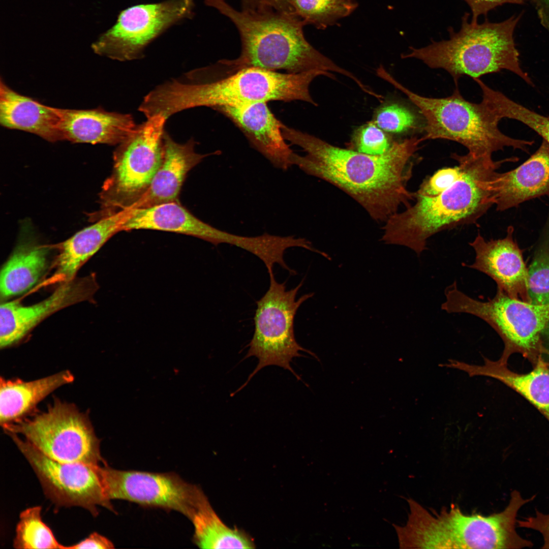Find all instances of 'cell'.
<instances>
[{"mask_svg":"<svg viewBox=\"0 0 549 549\" xmlns=\"http://www.w3.org/2000/svg\"><path fill=\"white\" fill-rule=\"evenodd\" d=\"M283 126L286 140L306 154L300 156L294 152L293 165L344 191L374 220L385 222L399 207H407L413 201L414 192L407 185L412 175V159L423 141L421 137L394 141L385 153L370 155Z\"/></svg>","mask_w":549,"mask_h":549,"instance_id":"6da1fadb","label":"cell"},{"mask_svg":"<svg viewBox=\"0 0 549 549\" xmlns=\"http://www.w3.org/2000/svg\"><path fill=\"white\" fill-rule=\"evenodd\" d=\"M458 165L424 178L414 192V203L384 222L381 240L404 246L419 256L428 239L442 231L475 224L494 205L493 182L507 161L453 154Z\"/></svg>","mask_w":549,"mask_h":549,"instance_id":"7a4b0ae2","label":"cell"},{"mask_svg":"<svg viewBox=\"0 0 549 549\" xmlns=\"http://www.w3.org/2000/svg\"><path fill=\"white\" fill-rule=\"evenodd\" d=\"M334 79L330 72L313 70L299 73H282L249 67L215 79L201 78L193 71L182 80H173L150 92L148 104L151 112L165 118L181 110L198 106L213 108L271 101H302L317 103L310 92L317 77Z\"/></svg>","mask_w":549,"mask_h":549,"instance_id":"3957f363","label":"cell"},{"mask_svg":"<svg viewBox=\"0 0 549 549\" xmlns=\"http://www.w3.org/2000/svg\"><path fill=\"white\" fill-rule=\"evenodd\" d=\"M204 1L228 17L240 35V55L234 59L219 62L229 68L228 74L249 67L274 71L285 70L294 74L321 70L340 74L354 82L358 81L352 73L336 64L308 42L303 32L305 24L296 14L274 10L239 11L225 0Z\"/></svg>","mask_w":549,"mask_h":549,"instance_id":"277c9868","label":"cell"},{"mask_svg":"<svg viewBox=\"0 0 549 549\" xmlns=\"http://www.w3.org/2000/svg\"><path fill=\"white\" fill-rule=\"evenodd\" d=\"M525 499L513 490L506 507L485 516L466 514L455 504L443 507L439 513L429 512L411 498L407 499L409 513L406 524H393L401 548L518 549L533 543L518 534L515 526L520 509L533 500Z\"/></svg>","mask_w":549,"mask_h":549,"instance_id":"5b68a950","label":"cell"},{"mask_svg":"<svg viewBox=\"0 0 549 549\" xmlns=\"http://www.w3.org/2000/svg\"><path fill=\"white\" fill-rule=\"evenodd\" d=\"M469 13L464 14L459 31L448 27L449 39L432 41L419 48L410 47L409 52L402 54L401 57L414 58L432 69H443L456 83L464 75L479 78L506 70L533 86L532 79L521 66L514 41V31L521 15L497 23L486 19L481 24L469 22Z\"/></svg>","mask_w":549,"mask_h":549,"instance_id":"8992f818","label":"cell"},{"mask_svg":"<svg viewBox=\"0 0 549 549\" xmlns=\"http://www.w3.org/2000/svg\"><path fill=\"white\" fill-rule=\"evenodd\" d=\"M384 79L407 96L417 107L424 121L422 141L445 139L461 144L475 158L492 159L493 154L510 147L525 152L534 141L516 139L498 128L500 121L483 100L471 103L461 95L458 87L444 98L420 96L401 84L389 73Z\"/></svg>","mask_w":549,"mask_h":549,"instance_id":"52a82bcc","label":"cell"},{"mask_svg":"<svg viewBox=\"0 0 549 549\" xmlns=\"http://www.w3.org/2000/svg\"><path fill=\"white\" fill-rule=\"evenodd\" d=\"M441 308L447 313H465L487 323L499 335L504 349L498 360L507 364L509 357L518 353L534 365L549 354L544 341L549 326V306L537 305L511 297L497 288L492 298L475 299L462 291L456 281L444 290Z\"/></svg>","mask_w":549,"mask_h":549,"instance_id":"ba28073f","label":"cell"},{"mask_svg":"<svg viewBox=\"0 0 549 549\" xmlns=\"http://www.w3.org/2000/svg\"><path fill=\"white\" fill-rule=\"evenodd\" d=\"M166 120L161 115L148 118L118 144L112 173L99 193V209L89 215L90 221L129 207L147 189L162 162Z\"/></svg>","mask_w":549,"mask_h":549,"instance_id":"9c48e42d","label":"cell"},{"mask_svg":"<svg viewBox=\"0 0 549 549\" xmlns=\"http://www.w3.org/2000/svg\"><path fill=\"white\" fill-rule=\"evenodd\" d=\"M268 273L269 287L264 295L256 302L254 317V331L245 357V358L256 357L258 363L245 383L233 394L246 386L258 371L266 366L283 368L300 380L291 367L293 359L301 356L300 351L315 356L311 351L298 344L294 332V318L298 308L303 302L312 297L314 293L304 294L296 299L303 280L295 288L287 290L285 282L280 283L276 280L273 271Z\"/></svg>","mask_w":549,"mask_h":549,"instance_id":"30bf717a","label":"cell"},{"mask_svg":"<svg viewBox=\"0 0 549 549\" xmlns=\"http://www.w3.org/2000/svg\"><path fill=\"white\" fill-rule=\"evenodd\" d=\"M2 426L6 432L23 435L39 451L55 461L94 466L106 464L89 419L73 404L56 401L31 419Z\"/></svg>","mask_w":549,"mask_h":549,"instance_id":"8fae6325","label":"cell"},{"mask_svg":"<svg viewBox=\"0 0 549 549\" xmlns=\"http://www.w3.org/2000/svg\"><path fill=\"white\" fill-rule=\"evenodd\" d=\"M193 0L141 4L121 11L116 23L92 45L98 55L125 61L142 56L145 47L169 27L193 14Z\"/></svg>","mask_w":549,"mask_h":549,"instance_id":"7c38bea8","label":"cell"},{"mask_svg":"<svg viewBox=\"0 0 549 549\" xmlns=\"http://www.w3.org/2000/svg\"><path fill=\"white\" fill-rule=\"evenodd\" d=\"M104 494L109 500L121 499L142 505L179 512L191 520L206 499L202 490L174 473L116 470L97 466Z\"/></svg>","mask_w":549,"mask_h":549,"instance_id":"4fadbf2b","label":"cell"},{"mask_svg":"<svg viewBox=\"0 0 549 549\" xmlns=\"http://www.w3.org/2000/svg\"><path fill=\"white\" fill-rule=\"evenodd\" d=\"M7 434L32 466L46 495L56 504L82 507L94 516L98 513V506L114 511L111 501L104 494L97 471L98 465L55 461L17 434Z\"/></svg>","mask_w":549,"mask_h":549,"instance_id":"5bb4252c","label":"cell"},{"mask_svg":"<svg viewBox=\"0 0 549 549\" xmlns=\"http://www.w3.org/2000/svg\"><path fill=\"white\" fill-rule=\"evenodd\" d=\"M98 289L95 277L74 278L61 283L52 293L35 304L23 306L17 301L0 307V347H10L23 339L48 316L66 307L90 300Z\"/></svg>","mask_w":549,"mask_h":549,"instance_id":"9a60e30c","label":"cell"},{"mask_svg":"<svg viewBox=\"0 0 549 549\" xmlns=\"http://www.w3.org/2000/svg\"><path fill=\"white\" fill-rule=\"evenodd\" d=\"M513 227L509 226L505 237L490 240L478 233L469 243L475 252L473 262L462 264L491 278L497 288L511 297L531 302L528 289V269L513 238Z\"/></svg>","mask_w":549,"mask_h":549,"instance_id":"2e32d148","label":"cell"},{"mask_svg":"<svg viewBox=\"0 0 549 549\" xmlns=\"http://www.w3.org/2000/svg\"><path fill=\"white\" fill-rule=\"evenodd\" d=\"M229 118L243 133L252 146L278 169L287 170L293 165L294 152L286 143L283 124L270 111L267 103L214 108Z\"/></svg>","mask_w":549,"mask_h":549,"instance_id":"e0dca14e","label":"cell"},{"mask_svg":"<svg viewBox=\"0 0 549 549\" xmlns=\"http://www.w3.org/2000/svg\"><path fill=\"white\" fill-rule=\"evenodd\" d=\"M194 146L192 139L178 143L164 132L160 166L147 189L129 207L141 208L179 202L178 195L187 173L208 155L196 152Z\"/></svg>","mask_w":549,"mask_h":549,"instance_id":"ac0fdd59","label":"cell"},{"mask_svg":"<svg viewBox=\"0 0 549 549\" xmlns=\"http://www.w3.org/2000/svg\"><path fill=\"white\" fill-rule=\"evenodd\" d=\"M494 205L502 211L536 198H549V145L537 150L514 169L497 172L493 182Z\"/></svg>","mask_w":549,"mask_h":549,"instance_id":"d6986e66","label":"cell"},{"mask_svg":"<svg viewBox=\"0 0 549 549\" xmlns=\"http://www.w3.org/2000/svg\"><path fill=\"white\" fill-rule=\"evenodd\" d=\"M133 208L126 207L105 217L55 245L58 253L55 261L53 282L61 283L75 278L80 267L123 227Z\"/></svg>","mask_w":549,"mask_h":549,"instance_id":"ffe728a7","label":"cell"},{"mask_svg":"<svg viewBox=\"0 0 549 549\" xmlns=\"http://www.w3.org/2000/svg\"><path fill=\"white\" fill-rule=\"evenodd\" d=\"M63 140L73 143L119 144L136 127L130 114L90 109L58 108Z\"/></svg>","mask_w":549,"mask_h":549,"instance_id":"44dd1931","label":"cell"},{"mask_svg":"<svg viewBox=\"0 0 549 549\" xmlns=\"http://www.w3.org/2000/svg\"><path fill=\"white\" fill-rule=\"evenodd\" d=\"M0 124L55 142L63 140L58 108L45 105L10 87L1 78Z\"/></svg>","mask_w":549,"mask_h":549,"instance_id":"7402d4cb","label":"cell"},{"mask_svg":"<svg viewBox=\"0 0 549 549\" xmlns=\"http://www.w3.org/2000/svg\"><path fill=\"white\" fill-rule=\"evenodd\" d=\"M542 357L526 374L516 373L507 364L487 358L482 365L451 359L445 367L464 371L470 377L485 376L500 381L527 400L549 421V363Z\"/></svg>","mask_w":549,"mask_h":549,"instance_id":"603a6c76","label":"cell"},{"mask_svg":"<svg viewBox=\"0 0 549 549\" xmlns=\"http://www.w3.org/2000/svg\"><path fill=\"white\" fill-rule=\"evenodd\" d=\"M218 229L194 216L179 202L134 208L123 227V231L149 229L181 233L202 239L214 245Z\"/></svg>","mask_w":549,"mask_h":549,"instance_id":"cb8c5ba5","label":"cell"},{"mask_svg":"<svg viewBox=\"0 0 549 549\" xmlns=\"http://www.w3.org/2000/svg\"><path fill=\"white\" fill-rule=\"evenodd\" d=\"M74 379L73 375L68 370L30 381L1 378V424L3 426L19 420L50 393Z\"/></svg>","mask_w":549,"mask_h":549,"instance_id":"d4e9b609","label":"cell"},{"mask_svg":"<svg viewBox=\"0 0 549 549\" xmlns=\"http://www.w3.org/2000/svg\"><path fill=\"white\" fill-rule=\"evenodd\" d=\"M50 248L28 237L18 243L1 269L2 298L25 292L39 281L48 267Z\"/></svg>","mask_w":549,"mask_h":549,"instance_id":"484cf974","label":"cell"},{"mask_svg":"<svg viewBox=\"0 0 549 549\" xmlns=\"http://www.w3.org/2000/svg\"><path fill=\"white\" fill-rule=\"evenodd\" d=\"M194 528V541L201 548H253L252 538L244 531L225 524L212 508L207 498L190 520Z\"/></svg>","mask_w":549,"mask_h":549,"instance_id":"4316f807","label":"cell"},{"mask_svg":"<svg viewBox=\"0 0 549 549\" xmlns=\"http://www.w3.org/2000/svg\"><path fill=\"white\" fill-rule=\"evenodd\" d=\"M484 96L500 120L507 118L518 121L535 132L549 145V116L536 112L491 87L485 90Z\"/></svg>","mask_w":549,"mask_h":549,"instance_id":"83f0119b","label":"cell"},{"mask_svg":"<svg viewBox=\"0 0 549 549\" xmlns=\"http://www.w3.org/2000/svg\"><path fill=\"white\" fill-rule=\"evenodd\" d=\"M40 506L28 508L20 514L13 546L16 548H62L66 546L55 539L50 529L41 518Z\"/></svg>","mask_w":549,"mask_h":549,"instance_id":"f1b7e54d","label":"cell"},{"mask_svg":"<svg viewBox=\"0 0 549 549\" xmlns=\"http://www.w3.org/2000/svg\"><path fill=\"white\" fill-rule=\"evenodd\" d=\"M296 14L306 24L325 29L351 14L357 7L354 0H292Z\"/></svg>","mask_w":549,"mask_h":549,"instance_id":"f546056e","label":"cell"},{"mask_svg":"<svg viewBox=\"0 0 549 549\" xmlns=\"http://www.w3.org/2000/svg\"><path fill=\"white\" fill-rule=\"evenodd\" d=\"M545 232L528 268V289L531 303L549 306V220ZM545 336L549 341V327Z\"/></svg>","mask_w":549,"mask_h":549,"instance_id":"4dcf8cb0","label":"cell"},{"mask_svg":"<svg viewBox=\"0 0 549 549\" xmlns=\"http://www.w3.org/2000/svg\"><path fill=\"white\" fill-rule=\"evenodd\" d=\"M372 121L387 133L403 134L419 127L417 115L407 107L398 103H389L378 108Z\"/></svg>","mask_w":549,"mask_h":549,"instance_id":"1f68e13d","label":"cell"},{"mask_svg":"<svg viewBox=\"0 0 549 549\" xmlns=\"http://www.w3.org/2000/svg\"><path fill=\"white\" fill-rule=\"evenodd\" d=\"M394 141L372 120L355 130L348 148L370 155L387 152Z\"/></svg>","mask_w":549,"mask_h":549,"instance_id":"d6a6232c","label":"cell"},{"mask_svg":"<svg viewBox=\"0 0 549 549\" xmlns=\"http://www.w3.org/2000/svg\"><path fill=\"white\" fill-rule=\"evenodd\" d=\"M242 10L262 12L268 10L296 13L292 0H241Z\"/></svg>","mask_w":549,"mask_h":549,"instance_id":"836d02e7","label":"cell"},{"mask_svg":"<svg viewBox=\"0 0 549 549\" xmlns=\"http://www.w3.org/2000/svg\"><path fill=\"white\" fill-rule=\"evenodd\" d=\"M517 525L519 527L539 532L543 539V544L541 548H549V514H544L536 509L535 515L517 521Z\"/></svg>","mask_w":549,"mask_h":549,"instance_id":"e575fe53","label":"cell"},{"mask_svg":"<svg viewBox=\"0 0 549 549\" xmlns=\"http://www.w3.org/2000/svg\"><path fill=\"white\" fill-rule=\"evenodd\" d=\"M470 7L472 13L471 22L477 23L478 16L487 14L492 10L505 4H523L524 0H464Z\"/></svg>","mask_w":549,"mask_h":549,"instance_id":"d590c367","label":"cell"},{"mask_svg":"<svg viewBox=\"0 0 549 549\" xmlns=\"http://www.w3.org/2000/svg\"><path fill=\"white\" fill-rule=\"evenodd\" d=\"M113 547L114 544L108 538L96 532H94L79 542L71 546H66V549H109Z\"/></svg>","mask_w":549,"mask_h":549,"instance_id":"8d00e7d4","label":"cell"},{"mask_svg":"<svg viewBox=\"0 0 549 549\" xmlns=\"http://www.w3.org/2000/svg\"><path fill=\"white\" fill-rule=\"evenodd\" d=\"M542 25L549 32V0H532Z\"/></svg>","mask_w":549,"mask_h":549,"instance_id":"74e56055","label":"cell"}]
</instances>
